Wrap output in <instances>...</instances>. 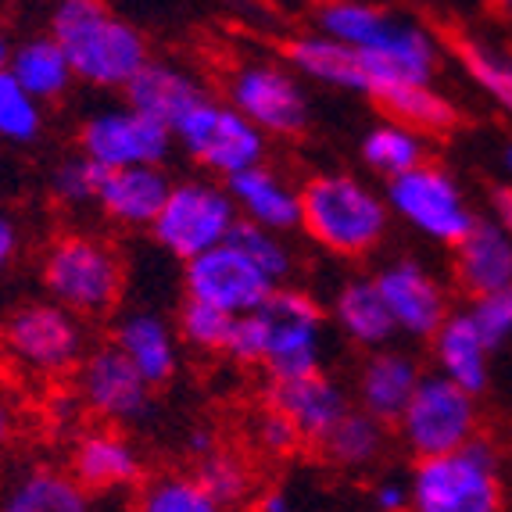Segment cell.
<instances>
[{
  "instance_id": "6da1fadb",
  "label": "cell",
  "mask_w": 512,
  "mask_h": 512,
  "mask_svg": "<svg viewBox=\"0 0 512 512\" xmlns=\"http://www.w3.org/2000/svg\"><path fill=\"white\" fill-rule=\"evenodd\" d=\"M51 36L69 54L76 79L97 90H122L151 58L144 33L115 15L104 0H58Z\"/></svg>"
},
{
  "instance_id": "ffe728a7",
  "label": "cell",
  "mask_w": 512,
  "mask_h": 512,
  "mask_svg": "<svg viewBox=\"0 0 512 512\" xmlns=\"http://www.w3.org/2000/svg\"><path fill=\"white\" fill-rule=\"evenodd\" d=\"M434 344L437 373L455 380L466 391L480 394L491 384V348H487L484 333L470 312H448L437 333L430 337Z\"/></svg>"
},
{
  "instance_id": "5b68a950",
  "label": "cell",
  "mask_w": 512,
  "mask_h": 512,
  "mask_svg": "<svg viewBox=\"0 0 512 512\" xmlns=\"http://www.w3.org/2000/svg\"><path fill=\"white\" fill-rule=\"evenodd\" d=\"M387 208L434 244L455 248L477 226L462 187L434 162H419L387 180Z\"/></svg>"
},
{
  "instance_id": "f907efd6",
  "label": "cell",
  "mask_w": 512,
  "mask_h": 512,
  "mask_svg": "<svg viewBox=\"0 0 512 512\" xmlns=\"http://www.w3.org/2000/svg\"><path fill=\"white\" fill-rule=\"evenodd\" d=\"M502 172L505 176H512V140L502 147Z\"/></svg>"
},
{
  "instance_id": "7a4b0ae2",
  "label": "cell",
  "mask_w": 512,
  "mask_h": 512,
  "mask_svg": "<svg viewBox=\"0 0 512 512\" xmlns=\"http://www.w3.org/2000/svg\"><path fill=\"white\" fill-rule=\"evenodd\" d=\"M387 197L341 172H326L301 187V230L319 248L341 258H359L387 237Z\"/></svg>"
},
{
  "instance_id": "c3c4849f",
  "label": "cell",
  "mask_w": 512,
  "mask_h": 512,
  "mask_svg": "<svg viewBox=\"0 0 512 512\" xmlns=\"http://www.w3.org/2000/svg\"><path fill=\"white\" fill-rule=\"evenodd\" d=\"M258 509H265V512H287V509H291V502H287V498H262V502H258Z\"/></svg>"
},
{
  "instance_id": "f35d334b",
  "label": "cell",
  "mask_w": 512,
  "mask_h": 512,
  "mask_svg": "<svg viewBox=\"0 0 512 512\" xmlns=\"http://www.w3.org/2000/svg\"><path fill=\"white\" fill-rule=\"evenodd\" d=\"M140 509L147 512H215L219 505L212 502L197 477H165L151 484L140 495Z\"/></svg>"
},
{
  "instance_id": "44dd1931",
  "label": "cell",
  "mask_w": 512,
  "mask_h": 512,
  "mask_svg": "<svg viewBox=\"0 0 512 512\" xmlns=\"http://www.w3.org/2000/svg\"><path fill=\"white\" fill-rule=\"evenodd\" d=\"M226 190L237 201L240 219H251L276 233L298 230L301 226V190L283 183L273 169H265V162L230 176Z\"/></svg>"
},
{
  "instance_id": "f1b7e54d",
  "label": "cell",
  "mask_w": 512,
  "mask_h": 512,
  "mask_svg": "<svg viewBox=\"0 0 512 512\" xmlns=\"http://www.w3.org/2000/svg\"><path fill=\"white\" fill-rule=\"evenodd\" d=\"M394 122L419 129V133H448L459 126V111L434 83H394L373 97Z\"/></svg>"
},
{
  "instance_id": "7c38bea8",
  "label": "cell",
  "mask_w": 512,
  "mask_h": 512,
  "mask_svg": "<svg viewBox=\"0 0 512 512\" xmlns=\"http://www.w3.org/2000/svg\"><path fill=\"white\" fill-rule=\"evenodd\" d=\"M230 104L244 111L262 133L294 137L308 126V94L291 69L280 65H244L230 79Z\"/></svg>"
},
{
  "instance_id": "74e56055",
  "label": "cell",
  "mask_w": 512,
  "mask_h": 512,
  "mask_svg": "<svg viewBox=\"0 0 512 512\" xmlns=\"http://www.w3.org/2000/svg\"><path fill=\"white\" fill-rule=\"evenodd\" d=\"M197 480H201V487L212 495V502L219 505V509L240 505L251 491V477H248V470H244V462L222 452H208L205 459H201Z\"/></svg>"
},
{
  "instance_id": "816d5d0a",
  "label": "cell",
  "mask_w": 512,
  "mask_h": 512,
  "mask_svg": "<svg viewBox=\"0 0 512 512\" xmlns=\"http://www.w3.org/2000/svg\"><path fill=\"white\" fill-rule=\"evenodd\" d=\"M491 4H495V8L502 11V15H509V18H512V0H491Z\"/></svg>"
},
{
  "instance_id": "1f68e13d",
  "label": "cell",
  "mask_w": 512,
  "mask_h": 512,
  "mask_svg": "<svg viewBox=\"0 0 512 512\" xmlns=\"http://www.w3.org/2000/svg\"><path fill=\"white\" fill-rule=\"evenodd\" d=\"M362 158L373 172L380 176H398V172L412 169V165L427 162L423 151V133L405 122H380L362 137Z\"/></svg>"
},
{
  "instance_id": "8992f818",
  "label": "cell",
  "mask_w": 512,
  "mask_h": 512,
  "mask_svg": "<svg viewBox=\"0 0 512 512\" xmlns=\"http://www.w3.org/2000/svg\"><path fill=\"white\" fill-rule=\"evenodd\" d=\"M240 212L230 190L212 180H183L172 183L162 212L154 215L151 237L169 251L172 258L190 262L201 251L215 248L230 237Z\"/></svg>"
},
{
  "instance_id": "d590c367",
  "label": "cell",
  "mask_w": 512,
  "mask_h": 512,
  "mask_svg": "<svg viewBox=\"0 0 512 512\" xmlns=\"http://www.w3.org/2000/svg\"><path fill=\"white\" fill-rule=\"evenodd\" d=\"M233 312L226 308L212 305V301H201V298H187L180 308V333L183 341L190 348H201V351H226L230 344V333H233Z\"/></svg>"
},
{
  "instance_id": "836d02e7",
  "label": "cell",
  "mask_w": 512,
  "mask_h": 512,
  "mask_svg": "<svg viewBox=\"0 0 512 512\" xmlns=\"http://www.w3.org/2000/svg\"><path fill=\"white\" fill-rule=\"evenodd\" d=\"M43 133V101L33 97L11 72H0V137L33 144Z\"/></svg>"
},
{
  "instance_id": "e0dca14e",
  "label": "cell",
  "mask_w": 512,
  "mask_h": 512,
  "mask_svg": "<svg viewBox=\"0 0 512 512\" xmlns=\"http://www.w3.org/2000/svg\"><path fill=\"white\" fill-rule=\"evenodd\" d=\"M269 402L283 416H291V423L308 441H323L333 430V423L348 412V394L333 384L330 376H323V369L319 373L291 376V380H273Z\"/></svg>"
},
{
  "instance_id": "83f0119b",
  "label": "cell",
  "mask_w": 512,
  "mask_h": 512,
  "mask_svg": "<svg viewBox=\"0 0 512 512\" xmlns=\"http://www.w3.org/2000/svg\"><path fill=\"white\" fill-rule=\"evenodd\" d=\"M8 72L26 86L29 94L40 97V101H58V97L69 94L72 72L69 54L61 51V43L54 40L51 33L47 36H29L18 47H11V65Z\"/></svg>"
},
{
  "instance_id": "d4e9b609",
  "label": "cell",
  "mask_w": 512,
  "mask_h": 512,
  "mask_svg": "<svg viewBox=\"0 0 512 512\" xmlns=\"http://www.w3.org/2000/svg\"><path fill=\"white\" fill-rule=\"evenodd\" d=\"M312 22H316L319 33L351 43L359 51L384 47L402 26L398 15L376 8V4H366V0H319L316 11H312Z\"/></svg>"
},
{
  "instance_id": "bcb514c9",
  "label": "cell",
  "mask_w": 512,
  "mask_h": 512,
  "mask_svg": "<svg viewBox=\"0 0 512 512\" xmlns=\"http://www.w3.org/2000/svg\"><path fill=\"white\" fill-rule=\"evenodd\" d=\"M11 434H15V412H11V405L0 398V448L11 441Z\"/></svg>"
},
{
  "instance_id": "3957f363",
  "label": "cell",
  "mask_w": 512,
  "mask_h": 512,
  "mask_svg": "<svg viewBox=\"0 0 512 512\" xmlns=\"http://www.w3.org/2000/svg\"><path fill=\"white\" fill-rule=\"evenodd\" d=\"M412 509L419 512H495L502 509L498 452L480 437L441 455H423L409 477Z\"/></svg>"
},
{
  "instance_id": "5bb4252c",
  "label": "cell",
  "mask_w": 512,
  "mask_h": 512,
  "mask_svg": "<svg viewBox=\"0 0 512 512\" xmlns=\"http://www.w3.org/2000/svg\"><path fill=\"white\" fill-rule=\"evenodd\" d=\"M376 287L384 294L391 319L398 333L430 341L437 326L448 319V291L434 273H427L419 262H394L376 276Z\"/></svg>"
},
{
  "instance_id": "30bf717a",
  "label": "cell",
  "mask_w": 512,
  "mask_h": 512,
  "mask_svg": "<svg viewBox=\"0 0 512 512\" xmlns=\"http://www.w3.org/2000/svg\"><path fill=\"white\" fill-rule=\"evenodd\" d=\"M269 319V348H265V369L273 380L319 373L323 369V308L305 291H283L276 287L262 305Z\"/></svg>"
},
{
  "instance_id": "f546056e",
  "label": "cell",
  "mask_w": 512,
  "mask_h": 512,
  "mask_svg": "<svg viewBox=\"0 0 512 512\" xmlns=\"http://www.w3.org/2000/svg\"><path fill=\"white\" fill-rule=\"evenodd\" d=\"M323 448L330 455L333 466L341 470H366L373 466L387 448V430L384 419H376L373 412L359 409V412H344L333 430L323 437Z\"/></svg>"
},
{
  "instance_id": "ac0fdd59",
  "label": "cell",
  "mask_w": 512,
  "mask_h": 512,
  "mask_svg": "<svg viewBox=\"0 0 512 512\" xmlns=\"http://www.w3.org/2000/svg\"><path fill=\"white\" fill-rule=\"evenodd\" d=\"M126 104L147 111L154 119H162L165 126L176 129V122L187 115L190 108L205 101V83L197 76H190L187 69L172 65V61H144V69L122 86Z\"/></svg>"
},
{
  "instance_id": "681fc988",
  "label": "cell",
  "mask_w": 512,
  "mask_h": 512,
  "mask_svg": "<svg viewBox=\"0 0 512 512\" xmlns=\"http://www.w3.org/2000/svg\"><path fill=\"white\" fill-rule=\"evenodd\" d=\"M8 65H11V43L4 36V29H0V72H8Z\"/></svg>"
},
{
  "instance_id": "ba28073f",
  "label": "cell",
  "mask_w": 512,
  "mask_h": 512,
  "mask_svg": "<svg viewBox=\"0 0 512 512\" xmlns=\"http://www.w3.org/2000/svg\"><path fill=\"white\" fill-rule=\"evenodd\" d=\"M398 430L416 459L462 448L470 437H477V394L444 373L423 376L412 402L398 416Z\"/></svg>"
},
{
  "instance_id": "cb8c5ba5",
  "label": "cell",
  "mask_w": 512,
  "mask_h": 512,
  "mask_svg": "<svg viewBox=\"0 0 512 512\" xmlns=\"http://www.w3.org/2000/svg\"><path fill=\"white\" fill-rule=\"evenodd\" d=\"M333 323L341 326L348 341L362 344V348H384L398 333L384 294L369 276H355V280L341 283V291L333 298Z\"/></svg>"
},
{
  "instance_id": "f6af8a7d",
  "label": "cell",
  "mask_w": 512,
  "mask_h": 512,
  "mask_svg": "<svg viewBox=\"0 0 512 512\" xmlns=\"http://www.w3.org/2000/svg\"><path fill=\"white\" fill-rule=\"evenodd\" d=\"M491 212H495V222L505 226L512 233V187H495L491 194Z\"/></svg>"
},
{
  "instance_id": "4dcf8cb0",
  "label": "cell",
  "mask_w": 512,
  "mask_h": 512,
  "mask_svg": "<svg viewBox=\"0 0 512 512\" xmlns=\"http://www.w3.org/2000/svg\"><path fill=\"white\" fill-rule=\"evenodd\" d=\"M0 505L8 512H83L90 498H86V487L76 477L33 470L8 487Z\"/></svg>"
},
{
  "instance_id": "2e32d148",
  "label": "cell",
  "mask_w": 512,
  "mask_h": 512,
  "mask_svg": "<svg viewBox=\"0 0 512 512\" xmlns=\"http://www.w3.org/2000/svg\"><path fill=\"white\" fill-rule=\"evenodd\" d=\"M169 190L172 180L162 165H122L104 172L97 208L119 226H151Z\"/></svg>"
},
{
  "instance_id": "60d3db41",
  "label": "cell",
  "mask_w": 512,
  "mask_h": 512,
  "mask_svg": "<svg viewBox=\"0 0 512 512\" xmlns=\"http://www.w3.org/2000/svg\"><path fill=\"white\" fill-rule=\"evenodd\" d=\"M265 348H269V319H265L262 308L233 319L230 344H226L230 359L244 362V366H255V362L265 359Z\"/></svg>"
},
{
  "instance_id": "8fae6325",
  "label": "cell",
  "mask_w": 512,
  "mask_h": 512,
  "mask_svg": "<svg viewBox=\"0 0 512 512\" xmlns=\"http://www.w3.org/2000/svg\"><path fill=\"white\" fill-rule=\"evenodd\" d=\"M183 287H187V298L212 301L233 316H244V312L262 308L280 283L265 269H258V262H251L237 244L222 240L183 262Z\"/></svg>"
},
{
  "instance_id": "ee69618b",
  "label": "cell",
  "mask_w": 512,
  "mask_h": 512,
  "mask_svg": "<svg viewBox=\"0 0 512 512\" xmlns=\"http://www.w3.org/2000/svg\"><path fill=\"white\" fill-rule=\"evenodd\" d=\"M15 251H18L15 222H11L8 215H0V276L8 273V265L15 262Z\"/></svg>"
},
{
  "instance_id": "b9f144b4",
  "label": "cell",
  "mask_w": 512,
  "mask_h": 512,
  "mask_svg": "<svg viewBox=\"0 0 512 512\" xmlns=\"http://www.w3.org/2000/svg\"><path fill=\"white\" fill-rule=\"evenodd\" d=\"M258 441H262L265 452L287 455L301 441V430L291 423V416H283L280 409H269L258 423Z\"/></svg>"
},
{
  "instance_id": "52a82bcc",
  "label": "cell",
  "mask_w": 512,
  "mask_h": 512,
  "mask_svg": "<svg viewBox=\"0 0 512 512\" xmlns=\"http://www.w3.org/2000/svg\"><path fill=\"white\" fill-rule=\"evenodd\" d=\"M176 144L194 158L201 169L215 172V176H237V172L251 169V165L265 162V133L255 122L237 111L233 104L205 101L190 108L180 122H176Z\"/></svg>"
},
{
  "instance_id": "e575fe53",
  "label": "cell",
  "mask_w": 512,
  "mask_h": 512,
  "mask_svg": "<svg viewBox=\"0 0 512 512\" xmlns=\"http://www.w3.org/2000/svg\"><path fill=\"white\" fill-rule=\"evenodd\" d=\"M226 240L237 244L251 262H258V269H265L276 283L291 276V269H294L291 248H287V240L276 230H269V226H258V222H251V219H237V226H233Z\"/></svg>"
},
{
  "instance_id": "4fadbf2b",
  "label": "cell",
  "mask_w": 512,
  "mask_h": 512,
  "mask_svg": "<svg viewBox=\"0 0 512 512\" xmlns=\"http://www.w3.org/2000/svg\"><path fill=\"white\" fill-rule=\"evenodd\" d=\"M4 337L18 362L43 369V373H58V369L72 366L83 351V330L76 323V312H69L58 301L22 305L8 319Z\"/></svg>"
},
{
  "instance_id": "603a6c76",
  "label": "cell",
  "mask_w": 512,
  "mask_h": 512,
  "mask_svg": "<svg viewBox=\"0 0 512 512\" xmlns=\"http://www.w3.org/2000/svg\"><path fill=\"white\" fill-rule=\"evenodd\" d=\"M455 280L466 294H487L512 283V233L498 222H480L455 244Z\"/></svg>"
},
{
  "instance_id": "484cf974",
  "label": "cell",
  "mask_w": 512,
  "mask_h": 512,
  "mask_svg": "<svg viewBox=\"0 0 512 512\" xmlns=\"http://www.w3.org/2000/svg\"><path fill=\"white\" fill-rule=\"evenodd\" d=\"M115 344L129 355V362L147 376V384L158 387L176 376L180 366V351H176V337H172L169 323L154 312H129L119 323Z\"/></svg>"
},
{
  "instance_id": "9c48e42d",
  "label": "cell",
  "mask_w": 512,
  "mask_h": 512,
  "mask_svg": "<svg viewBox=\"0 0 512 512\" xmlns=\"http://www.w3.org/2000/svg\"><path fill=\"white\" fill-rule=\"evenodd\" d=\"M176 133L162 119L147 111L122 104V108H101L86 115L79 126V151L90 154L104 169L122 165H162L172 154Z\"/></svg>"
},
{
  "instance_id": "277c9868",
  "label": "cell",
  "mask_w": 512,
  "mask_h": 512,
  "mask_svg": "<svg viewBox=\"0 0 512 512\" xmlns=\"http://www.w3.org/2000/svg\"><path fill=\"white\" fill-rule=\"evenodd\" d=\"M122 258L90 233H69L43 255V287L76 316H108L122 298Z\"/></svg>"
},
{
  "instance_id": "7bdbcfd3",
  "label": "cell",
  "mask_w": 512,
  "mask_h": 512,
  "mask_svg": "<svg viewBox=\"0 0 512 512\" xmlns=\"http://www.w3.org/2000/svg\"><path fill=\"white\" fill-rule=\"evenodd\" d=\"M373 505L384 512H402L412 505L409 495V480H398V477H387L373 487Z\"/></svg>"
},
{
  "instance_id": "d6a6232c",
  "label": "cell",
  "mask_w": 512,
  "mask_h": 512,
  "mask_svg": "<svg viewBox=\"0 0 512 512\" xmlns=\"http://www.w3.org/2000/svg\"><path fill=\"white\" fill-rule=\"evenodd\" d=\"M459 58H462V65H466V72H470L473 83H477L498 108L512 115V54L498 51L491 43L462 40Z\"/></svg>"
},
{
  "instance_id": "d6986e66",
  "label": "cell",
  "mask_w": 512,
  "mask_h": 512,
  "mask_svg": "<svg viewBox=\"0 0 512 512\" xmlns=\"http://www.w3.org/2000/svg\"><path fill=\"white\" fill-rule=\"evenodd\" d=\"M419 380H423V369L409 351L373 348V355L359 369V405L384 423H398Z\"/></svg>"
},
{
  "instance_id": "9a60e30c",
  "label": "cell",
  "mask_w": 512,
  "mask_h": 512,
  "mask_svg": "<svg viewBox=\"0 0 512 512\" xmlns=\"http://www.w3.org/2000/svg\"><path fill=\"white\" fill-rule=\"evenodd\" d=\"M79 391H83L90 409L115 419V423L140 419L151 405L147 376L129 362V355L119 344L86 355L83 369H79Z\"/></svg>"
},
{
  "instance_id": "7402d4cb",
  "label": "cell",
  "mask_w": 512,
  "mask_h": 512,
  "mask_svg": "<svg viewBox=\"0 0 512 512\" xmlns=\"http://www.w3.org/2000/svg\"><path fill=\"white\" fill-rule=\"evenodd\" d=\"M287 61L291 69L301 72L312 83L333 86V90H355V94H369V72L366 58L359 47L333 40L326 33H308L294 36L287 43Z\"/></svg>"
},
{
  "instance_id": "4316f807",
  "label": "cell",
  "mask_w": 512,
  "mask_h": 512,
  "mask_svg": "<svg viewBox=\"0 0 512 512\" xmlns=\"http://www.w3.org/2000/svg\"><path fill=\"white\" fill-rule=\"evenodd\" d=\"M72 477L86 491H119L140 480V455L119 434H90L72 455Z\"/></svg>"
},
{
  "instance_id": "7dc6e473",
  "label": "cell",
  "mask_w": 512,
  "mask_h": 512,
  "mask_svg": "<svg viewBox=\"0 0 512 512\" xmlns=\"http://www.w3.org/2000/svg\"><path fill=\"white\" fill-rule=\"evenodd\" d=\"M190 452H194V455H201V459H205L208 452H215L212 434H208V430H197V434L190 437Z\"/></svg>"
},
{
  "instance_id": "8d00e7d4",
  "label": "cell",
  "mask_w": 512,
  "mask_h": 512,
  "mask_svg": "<svg viewBox=\"0 0 512 512\" xmlns=\"http://www.w3.org/2000/svg\"><path fill=\"white\" fill-rule=\"evenodd\" d=\"M104 165H97L90 154H72L58 169L51 172V190L58 197L61 205H97V194H101V183H104Z\"/></svg>"
},
{
  "instance_id": "ab89813d",
  "label": "cell",
  "mask_w": 512,
  "mask_h": 512,
  "mask_svg": "<svg viewBox=\"0 0 512 512\" xmlns=\"http://www.w3.org/2000/svg\"><path fill=\"white\" fill-rule=\"evenodd\" d=\"M470 316L477 319L487 348L491 351L502 348V344L512 337V283H505V287H498V291L477 294Z\"/></svg>"
}]
</instances>
